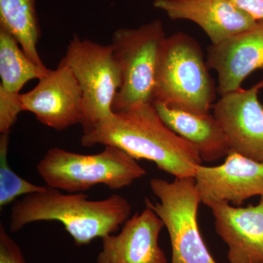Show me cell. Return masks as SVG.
<instances>
[{
  "label": "cell",
  "instance_id": "6da1fadb",
  "mask_svg": "<svg viewBox=\"0 0 263 263\" xmlns=\"http://www.w3.org/2000/svg\"><path fill=\"white\" fill-rule=\"evenodd\" d=\"M81 142L89 148L118 147L136 160L152 161L176 179L195 177L202 162L197 148L162 122L152 103L114 112L83 135Z\"/></svg>",
  "mask_w": 263,
  "mask_h": 263
},
{
  "label": "cell",
  "instance_id": "7a4b0ae2",
  "mask_svg": "<svg viewBox=\"0 0 263 263\" xmlns=\"http://www.w3.org/2000/svg\"><path fill=\"white\" fill-rule=\"evenodd\" d=\"M131 212L130 203L121 195L91 200L86 194H65L47 186L15 202L10 230L15 233L30 223L57 221L63 224L76 246L81 247L117 232L129 219Z\"/></svg>",
  "mask_w": 263,
  "mask_h": 263
},
{
  "label": "cell",
  "instance_id": "3957f363",
  "mask_svg": "<svg viewBox=\"0 0 263 263\" xmlns=\"http://www.w3.org/2000/svg\"><path fill=\"white\" fill-rule=\"evenodd\" d=\"M199 43L183 32L166 37L161 48L154 103L196 114H210L215 84Z\"/></svg>",
  "mask_w": 263,
  "mask_h": 263
},
{
  "label": "cell",
  "instance_id": "277c9868",
  "mask_svg": "<svg viewBox=\"0 0 263 263\" xmlns=\"http://www.w3.org/2000/svg\"><path fill=\"white\" fill-rule=\"evenodd\" d=\"M36 168L48 187L68 193H83L98 184L120 190L146 175L136 159L114 146L91 155L52 148Z\"/></svg>",
  "mask_w": 263,
  "mask_h": 263
},
{
  "label": "cell",
  "instance_id": "5b68a950",
  "mask_svg": "<svg viewBox=\"0 0 263 263\" xmlns=\"http://www.w3.org/2000/svg\"><path fill=\"white\" fill-rule=\"evenodd\" d=\"M166 37L159 19L138 28L114 32L110 44L120 67L122 84L114 100V112L153 103L157 66Z\"/></svg>",
  "mask_w": 263,
  "mask_h": 263
},
{
  "label": "cell",
  "instance_id": "8992f818",
  "mask_svg": "<svg viewBox=\"0 0 263 263\" xmlns=\"http://www.w3.org/2000/svg\"><path fill=\"white\" fill-rule=\"evenodd\" d=\"M64 61L79 83L83 95L84 134L113 115L122 73L111 44L100 45L78 35L69 43Z\"/></svg>",
  "mask_w": 263,
  "mask_h": 263
},
{
  "label": "cell",
  "instance_id": "52a82bcc",
  "mask_svg": "<svg viewBox=\"0 0 263 263\" xmlns=\"http://www.w3.org/2000/svg\"><path fill=\"white\" fill-rule=\"evenodd\" d=\"M150 188L160 202L145 200L167 228L172 248L171 263H216L204 243L197 221L201 202L194 178L150 181Z\"/></svg>",
  "mask_w": 263,
  "mask_h": 263
},
{
  "label": "cell",
  "instance_id": "ba28073f",
  "mask_svg": "<svg viewBox=\"0 0 263 263\" xmlns=\"http://www.w3.org/2000/svg\"><path fill=\"white\" fill-rule=\"evenodd\" d=\"M22 110L34 114L41 124L56 130L83 122V95L69 66L62 59L55 70L39 79L34 89L21 95Z\"/></svg>",
  "mask_w": 263,
  "mask_h": 263
},
{
  "label": "cell",
  "instance_id": "9c48e42d",
  "mask_svg": "<svg viewBox=\"0 0 263 263\" xmlns=\"http://www.w3.org/2000/svg\"><path fill=\"white\" fill-rule=\"evenodd\" d=\"M262 89L263 81L222 95L213 109L230 152L263 163V105L258 98Z\"/></svg>",
  "mask_w": 263,
  "mask_h": 263
},
{
  "label": "cell",
  "instance_id": "30bf717a",
  "mask_svg": "<svg viewBox=\"0 0 263 263\" xmlns=\"http://www.w3.org/2000/svg\"><path fill=\"white\" fill-rule=\"evenodd\" d=\"M194 179L207 206L219 202L240 205L250 197L263 196V163L235 152L220 165L197 166Z\"/></svg>",
  "mask_w": 263,
  "mask_h": 263
},
{
  "label": "cell",
  "instance_id": "8fae6325",
  "mask_svg": "<svg viewBox=\"0 0 263 263\" xmlns=\"http://www.w3.org/2000/svg\"><path fill=\"white\" fill-rule=\"evenodd\" d=\"M209 70L217 73L216 91L220 96L241 89L254 71L263 70V21L207 49Z\"/></svg>",
  "mask_w": 263,
  "mask_h": 263
},
{
  "label": "cell",
  "instance_id": "7c38bea8",
  "mask_svg": "<svg viewBox=\"0 0 263 263\" xmlns=\"http://www.w3.org/2000/svg\"><path fill=\"white\" fill-rule=\"evenodd\" d=\"M257 205H209L217 234L228 245L230 263H263V196Z\"/></svg>",
  "mask_w": 263,
  "mask_h": 263
},
{
  "label": "cell",
  "instance_id": "4fadbf2b",
  "mask_svg": "<svg viewBox=\"0 0 263 263\" xmlns=\"http://www.w3.org/2000/svg\"><path fill=\"white\" fill-rule=\"evenodd\" d=\"M164 227L155 212L146 207L128 219L119 234L102 238L97 263H167L158 243Z\"/></svg>",
  "mask_w": 263,
  "mask_h": 263
},
{
  "label": "cell",
  "instance_id": "5bb4252c",
  "mask_svg": "<svg viewBox=\"0 0 263 263\" xmlns=\"http://www.w3.org/2000/svg\"><path fill=\"white\" fill-rule=\"evenodd\" d=\"M153 5L172 20L197 24L212 44L243 32L257 22L231 0H154Z\"/></svg>",
  "mask_w": 263,
  "mask_h": 263
},
{
  "label": "cell",
  "instance_id": "9a60e30c",
  "mask_svg": "<svg viewBox=\"0 0 263 263\" xmlns=\"http://www.w3.org/2000/svg\"><path fill=\"white\" fill-rule=\"evenodd\" d=\"M152 104L162 122L192 143L204 162H215L230 153L226 135L214 115L190 113L160 103Z\"/></svg>",
  "mask_w": 263,
  "mask_h": 263
},
{
  "label": "cell",
  "instance_id": "2e32d148",
  "mask_svg": "<svg viewBox=\"0 0 263 263\" xmlns=\"http://www.w3.org/2000/svg\"><path fill=\"white\" fill-rule=\"evenodd\" d=\"M0 27L16 40L34 63L46 67L37 48L41 33L36 0H0Z\"/></svg>",
  "mask_w": 263,
  "mask_h": 263
},
{
  "label": "cell",
  "instance_id": "e0dca14e",
  "mask_svg": "<svg viewBox=\"0 0 263 263\" xmlns=\"http://www.w3.org/2000/svg\"><path fill=\"white\" fill-rule=\"evenodd\" d=\"M9 32L0 27V91L20 95L24 85L41 79L49 70L34 63Z\"/></svg>",
  "mask_w": 263,
  "mask_h": 263
},
{
  "label": "cell",
  "instance_id": "ac0fdd59",
  "mask_svg": "<svg viewBox=\"0 0 263 263\" xmlns=\"http://www.w3.org/2000/svg\"><path fill=\"white\" fill-rule=\"evenodd\" d=\"M10 133L0 135V209L9 205L22 195H28L46 190L24 179L10 168L8 162Z\"/></svg>",
  "mask_w": 263,
  "mask_h": 263
},
{
  "label": "cell",
  "instance_id": "d6986e66",
  "mask_svg": "<svg viewBox=\"0 0 263 263\" xmlns=\"http://www.w3.org/2000/svg\"><path fill=\"white\" fill-rule=\"evenodd\" d=\"M0 263H27L22 249L0 224Z\"/></svg>",
  "mask_w": 263,
  "mask_h": 263
},
{
  "label": "cell",
  "instance_id": "ffe728a7",
  "mask_svg": "<svg viewBox=\"0 0 263 263\" xmlns=\"http://www.w3.org/2000/svg\"><path fill=\"white\" fill-rule=\"evenodd\" d=\"M256 21H263V0H231Z\"/></svg>",
  "mask_w": 263,
  "mask_h": 263
}]
</instances>
